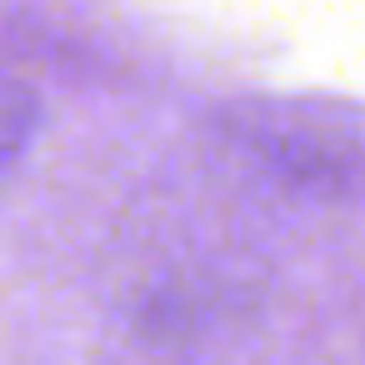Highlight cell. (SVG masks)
Returning a JSON list of instances; mask_svg holds the SVG:
<instances>
[{
    "label": "cell",
    "instance_id": "cell-1",
    "mask_svg": "<svg viewBox=\"0 0 365 365\" xmlns=\"http://www.w3.org/2000/svg\"><path fill=\"white\" fill-rule=\"evenodd\" d=\"M31 135H36V101L21 86L0 81V190H6V180L16 175Z\"/></svg>",
    "mask_w": 365,
    "mask_h": 365
}]
</instances>
